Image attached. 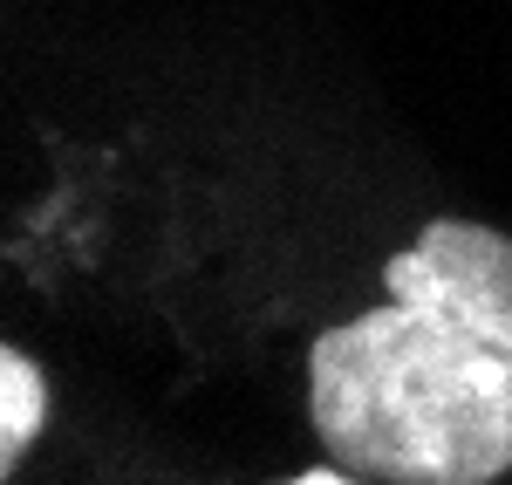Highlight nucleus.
<instances>
[{"mask_svg":"<svg viewBox=\"0 0 512 485\" xmlns=\"http://www.w3.org/2000/svg\"><path fill=\"white\" fill-rule=\"evenodd\" d=\"M383 287V308L308 349L328 458L390 485L512 472V240L478 219H431L390 253Z\"/></svg>","mask_w":512,"mask_h":485,"instance_id":"obj_1","label":"nucleus"},{"mask_svg":"<svg viewBox=\"0 0 512 485\" xmlns=\"http://www.w3.org/2000/svg\"><path fill=\"white\" fill-rule=\"evenodd\" d=\"M41 417H48V383H41V369L28 363L14 342H0V485L14 479L21 451L35 445Z\"/></svg>","mask_w":512,"mask_h":485,"instance_id":"obj_2","label":"nucleus"},{"mask_svg":"<svg viewBox=\"0 0 512 485\" xmlns=\"http://www.w3.org/2000/svg\"><path fill=\"white\" fill-rule=\"evenodd\" d=\"M294 485H355L349 472H308V479H294Z\"/></svg>","mask_w":512,"mask_h":485,"instance_id":"obj_3","label":"nucleus"}]
</instances>
